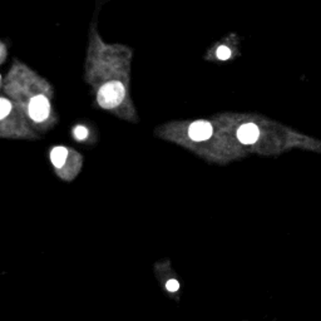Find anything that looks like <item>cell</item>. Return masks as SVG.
I'll use <instances>...</instances> for the list:
<instances>
[{
    "instance_id": "obj_5",
    "label": "cell",
    "mask_w": 321,
    "mask_h": 321,
    "mask_svg": "<svg viewBox=\"0 0 321 321\" xmlns=\"http://www.w3.org/2000/svg\"><path fill=\"white\" fill-rule=\"evenodd\" d=\"M67 157H68V149L66 147H62V146L54 147L50 152V161H52L55 168L63 167L67 161Z\"/></svg>"
},
{
    "instance_id": "obj_2",
    "label": "cell",
    "mask_w": 321,
    "mask_h": 321,
    "mask_svg": "<svg viewBox=\"0 0 321 321\" xmlns=\"http://www.w3.org/2000/svg\"><path fill=\"white\" fill-rule=\"evenodd\" d=\"M50 104L44 95H36L29 103V115L35 122H43L49 115Z\"/></svg>"
},
{
    "instance_id": "obj_3",
    "label": "cell",
    "mask_w": 321,
    "mask_h": 321,
    "mask_svg": "<svg viewBox=\"0 0 321 321\" xmlns=\"http://www.w3.org/2000/svg\"><path fill=\"white\" fill-rule=\"evenodd\" d=\"M213 133V128L211 123L206 122V121H197L193 122L188 128V136L191 139L196 141V142H202L211 138Z\"/></svg>"
},
{
    "instance_id": "obj_8",
    "label": "cell",
    "mask_w": 321,
    "mask_h": 321,
    "mask_svg": "<svg viewBox=\"0 0 321 321\" xmlns=\"http://www.w3.org/2000/svg\"><path fill=\"white\" fill-rule=\"evenodd\" d=\"M73 134H74V137L77 138L78 141H81V139H84V138L87 137V134H88V131H87V128H84L83 126H78V127H75L74 131H73Z\"/></svg>"
},
{
    "instance_id": "obj_4",
    "label": "cell",
    "mask_w": 321,
    "mask_h": 321,
    "mask_svg": "<svg viewBox=\"0 0 321 321\" xmlns=\"http://www.w3.org/2000/svg\"><path fill=\"white\" fill-rule=\"evenodd\" d=\"M261 136L260 128L255 123H246L241 126L237 131V138L244 145H253Z\"/></svg>"
},
{
    "instance_id": "obj_7",
    "label": "cell",
    "mask_w": 321,
    "mask_h": 321,
    "mask_svg": "<svg viewBox=\"0 0 321 321\" xmlns=\"http://www.w3.org/2000/svg\"><path fill=\"white\" fill-rule=\"evenodd\" d=\"M216 54H217L218 59H221V61H226V59H229L231 57V50H230V48H227V47H219L217 49V52H216Z\"/></svg>"
},
{
    "instance_id": "obj_1",
    "label": "cell",
    "mask_w": 321,
    "mask_h": 321,
    "mask_svg": "<svg viewBox=\"0 0 321 321\" xmlns=\"http://www.w3.org/2000/svg\"><path fill=\"white\" fill-rule=\"evenodd\" d=\"M125 87L119 82H111L107 83L98 92V103L106 109H111L117 107L125 98Z\"/></svg>"
},
{
    "instance_id": "obj_6",
    "label": "cell",
    "mask_w": 321,
    "mask_h": 321,
    "mask_svg": "<svg viewBox=\"0 0 321 321\" xmlns=\"http://www.w3.org/2000/svg\"><path fill=\"white\" fill-rule=\"evenodd\" d=\"M0 104H2V106H0V108H2V112H0V117H2L3 119H4V118L7 117L8 114H9L10 109H12V104L8 102L7 99H4V98H3L2 103H0Z\"/></svg>"
},
{
    "instance_id": "obj_9",
    "label": "cell",
    "mask_w": 321,
    "mask_h": 321,
    "mask_svg": "<svg viewBox=\"0 0 321 321\" xmlns=\"http://www.w3.org/2000/svg\"><path fill=\"white\" fill-rule=\"evenodd\" d=\"M179 289V284L177 283L176 280H171L167 283V290L171 292H174L177 291V290Z\"/></svg>"
}]
</instances>
